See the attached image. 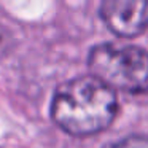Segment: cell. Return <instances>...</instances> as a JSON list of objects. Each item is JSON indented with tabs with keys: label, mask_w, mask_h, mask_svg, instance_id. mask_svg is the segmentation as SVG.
<instances>
[{
	"label": "cell",
	"mask_w": 148,
	"mask_h": 148,
	"mask_svg": "<svg viewBox=\"0 0 148 148\" xmlns=\"http://www.w3.org/2000/svg\"><path fill=\"white\" fill-rule=\"evenodd\" d=\"M115 148H148V137H129L119 142Z\"/></svg>",
	"instance_id": "4"
},
{
	"label": "cell",
	"mask_w": 148,
	"mask_h": 148,
	"mask_svg": "<svg viewBox=\"0 0 148 148\" xmlns=\"http://www.w3.org/2000/svg\"><path fill=\"white\" fill-rule=\"evenodd\" d=\"M92 77L113 91L140 92L148 89V53L132 45L102 43L91 49Z\"/></svg>",
	"instance_id": "2"
},
{
	"label": "cell",
	"mask_w": 148,
	"mask_h": 148,
	"mask_svg": "<svg viewBox=\"0 0 148 148\" xmlns=\"http://www.w3.org/2000/svg\"><path fill=\"white\" fill-rule=\"evenodd\" d=\"M116 94L92 75L61 84L53 97V119L72 135H91L103 131L115 119Z\"/></svg>",
	"instance_id": "1"
},
{
	"label": "cell",
	"mask_w": 148,
	"mask_h": 148,
	"mask_svg": "<svg viewBox=\"0 0 148 148\" xmlns=\"http://www.w3.org/2000/svg\"><path fill=\"white\" fill-rule=\"evenodd\" d=\"M100 14L115 34L134 37L148 27V0H107Z\"/></svg>",
	"instance_id": "3"
}]
</instances>
